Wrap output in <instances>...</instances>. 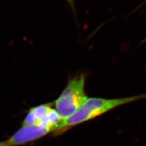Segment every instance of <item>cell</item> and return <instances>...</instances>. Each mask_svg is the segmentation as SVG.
I'll list each match as a JSON object with an SVG mask.
<instances>
[{
  "mask_svg": "<svg viewBox=\"0 0 146 146\" xmlns=\"http://www.w3.org/2000/svg\"><path fill=\"white\" fill-rule=\"evenodd\" d=\"M65 1L69 4L70 6L72 8V9L75 12V0H65Z\"/></svg>",
  "mask_w": 146,
  "mask_h": 146,
  "instance_id": "5b68a950",
  "label": "cell"
},
{
  "mask_svg": "<svg viewBox=\"0 0 146 146\" xmlns=\"http://www.w3.org/2000/svg\"><path fill=\"white\" fill-rule=\"evenodd\" d=\"M51 130L42 125H23L11 138L5 141L7 146H17L39 139Z\"/></svg>",
  "mask_w": 146,
  "mask_h": 146,
  "instance_id": "3957f363",
  "label": "cell"
},
{
  "mask_svg": "<svg viewBox=\"0 0 146 146\" xmlns=\"http://www.w3.org/2000/svg\"><path fill=\"white\" fill-rule=\"evenodd\" d=\"M52 107L51 104H47L32 108L27 113L23 125H39L40 121Z\"/></svg>",
  "mask_w": 146,
  "mask_h": 146,
  "instance_id": "277c9868",
  "label": "cell"
},
{
  "mask_svg": "<svg viewBox=\"0 0 146 146\" xmlns=\"http://www.w3.org/2000/svg\"><path fill=\"white\" fill-rule=\"evenodd\" d=\"M0 146H7V145L6 144L5 142H3V143H0Z\"/></svg>",
  "mask_w": 146,
  "mask_h": 146,
  "instance_id": "8992f818",
  "label": "cell"
},
{
  "mask_svg": "<svg viewBox=\"0 0 146 146\" xmlns=\"http://www.w3.org/2000/svg\"><path fill=\"white\" fill-rule=\"evenodd\" d=\"M145 98L146 93L121 98H88L78 110L69 117L62 120L53 133L56 135L63 134L72 127L93 119L118 107Z\"/></svg>",
  "mask_w": 146,
  "mask_h": 146,
  "instance_id": "6da1fadb",
  "label": "cell"
},
{
  "mask_svg": "<svg viewBox=\"0 0 146 146\" xmlns=\"http://www.w3.org/2000/svg\"><path fill=\"white\" fill-rule=\"evenodd\" d=\"M88 74L82 72L68 79L66 86L53 105L62 120L72 115L88 99L85 90Z\"/></svg>",
  "mask_w": 146,
  "mask_h": 146,
  "instance_id": "7a4b0ae2",
  "label": "cell"
}]
</instances>
